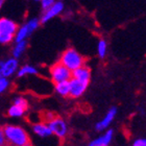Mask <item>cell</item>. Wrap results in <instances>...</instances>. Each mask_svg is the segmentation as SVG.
Returning <instances> with one entry per match:
<instances>
[{
    "mask_svg": "<svg viewBox=\"0 0 146 146\" xmlns=\"http://www.w3.org/2000/svg\"><path fill=\"white\" fill-rule=\"evenodd\" d=\"M17 29H18V25L15 21H13L9 18L0 19V34H7L15 36Z\"/></svg>",
    "mask_w": 146,
    "mask_h": 146,
    "instance_id": "9c48e42d",
    "label": "cell"
},
{
    "mask_svg": "<svg viewBox=\"0 0 146 146\" xmlns=\"http://www.w3.org/2000/svg\"><path fill=\"white\" fill-rule=\"evenodd\" d=\"M107 51H108L107 42H106L104 40H100V41L98 42V45H97V52H98L99 58H106V55H107Z\"/></svg>",
    "mask_w": 146,
    "mask_h": 146,
    "instance_id": "ac0fdd59",
    "label": "cell"
},
{
    "mask_svg": "<svg viewBox=\"0 0 146 146\" xmlns=\"http://www.w3.org/2000/svg\"><path fill=\"white\" fill-rule=\"evenodd\" d=\"M50 77L51 80L54 84L60 82H64V80H69L71 78V71L67 67H65L61 62H58L54 64L50 68Z\"/></svg>",
    "mask_w": 146,
    "mask_h": 146,
    "instance_id": "277c9868",
    "label": "cell"
},
{
    "mask_svg": "<svg viewBox=\"0 0 146 146\" xmlns=\"http://www.w3.org/2000/svg\"><path fill=\"white\" fill-rule=\"evenodd\" d=\"M131 146H146V140L144 138H140L134 141V143Z\"/></svg>",
    "mask_w": 146,
    "mask_h": 146,
    "instance_id": "cb8c5ba5",
    "label": "cell"
},
{
    "mask_svg": "<svg viewBox=\"0 0 146 146\" xmlns=\"http://www.w3.org/2000/svg\"><path fill=\"white\" fill-rule=\"evenodd\" d=\"M36 74H38V69L31 65H24L23 67L19 69L17 73L18 77H24L26 75H36Z\"/></svg>",
    "mask_w": 146,
    "mask_h": 146,
    "instance_id": "2e32d148",
    "label": "cell"
},
{
    "mask_svg": "<svg viewBox=\"0 0 146 146\" xmlns=\"http://www.w3.org/2000/svg\"><path fill=\"white\" fill-rule=\"evenodd\" d=\"M44 120L49 126L52 135L60 139H64L68 134V125L64 119L60 116H55L51 113H46L44 115Z\"/></svg>",
    "mask_w": 146,
    "mask_h": 146,
    "instance_id": "7a4b0ae2",
    "label": "cell"
},
{
    "mask_svg": "<svg viewBox=\"0 0 146 146\" xmlns=\"http://www.w3.org/2000/svg\"><path fill=\"white\" fill-rule=\"evenodd\" d=\"M31 34L29 33V31H28L27 25H26V23H25V24L22 25L19 29H17L14 39H15V42L17 43V42H20V41H23V40H26L27 39V36H31Z\"/></svg>",
    "mask_w": 146,
    "mask_h": 146,
    "instance_id": "5bb4252c",
    "label": "cell"
},
{
    "mask_svg": "<svg viewBox=\"0 0 146 146\" xmlns=\"http://www.w3.org/2000/svg\"><path fill=\"white\" fill-rule=\"evenodd\" d=\"M36 1H41V0H36Z\"/></svg>",
    "mask_w": 146,
    "mask_h": 146,
    "instance_id": "83f0119b",
    "label": "cell"
},
{
    "mask_svg": "<svg viewBox=\"0 0 146 146\" xmlns=\"http://www.w3.org/2000/svg\"><path fill=\"white\" fill-rule=\"evenodd\" d=\"M18 70V58H12L2 62L1 65V75L4 77H11Z\"/></svg>",
    "mask_w": 146,
    "mask_h": 146,
    "instance_id": "ba28073f",
    "label": "cell"
},
{
    "mask_svg": "<svg viewBox=\"0 0 146 146\" xmlns=\"http://www.w3.org/2000/svg\"><path fill=\"white\" fill-rule=\"evenodd\" d=\"M27 47V41L26 40H23V41H20V42L16 43L15 47L13 49V55L15 58H19L23 53H24L25 49Z\"/></svg>",
    "mask_w": 146,
    "mask_h": 146,
    "instance_id": "9a60e30c",
    "label": "cell"
},
{
    "mask_svg": "<svg viewBox=\"0 0 146 146\" xmlns=\"http://www.w3.org/2000/svg\"><path fill=\"white\" fill-rule=\"evenodd\" d=\"M88 86H89V82H82V80H78V79L71 77V78L69 79V87H70L69 96H71L72 98L80 97V96L86 92Z\"/></svg>",
    "mask_w": 146,
    "mask_h": 146,
    "instance_id": "5b68a950",
    "label": "cell"
},
{
    "mask_svg": "<svg viewBox=\"0 0 146 146\" xmlns=\"http://www.w3.org/2000/svg\"><path fill=\"white\" fill-rule=\"evenodd\" d=\"M116 115H117V108L113 107L109 110L104 116V118L100 121H98L95 124V129L97 131H104V129H107L110 126V124L113 122V120L115 119Z\"/></svg>",
    "mask_w": 146,
    "mask_h": 146,
    "instance_id": "52a82bcc",
    "label": "cell"
},
{
    "mask_svg": "<svg viewBox=\"0 0 146 146\" xmlns=\"http://www.w3.org/2000/svg\"><path fill=\"white\" fill-rule=\"evenodd\" d=\"M14 36L12 35L7 34H0V44H9L14 40Z\"/></svg>",
    "mask_w": 146,
    "mask_h": 146,
    "instance_id": "44dd1931",
    "label": "cell"
},
{
    "mask_svg": "<svg viewBox=\"0 0 146 146\" xmlns=\"http://www.w3.org/2000/svg\"><path fill=\"white\" fill-rule=\"evenodd\" d=\"M113 137H114V131L109 129L104 135H101L98 138L92 140L89 143V146H109L112 142Z\"/></svg>",
    "mask_w": 146,
    "mask_h": 146,
    "instance_id": "30bf717a",
    "label": "cell"
},
{
    "mask_svg": "<svg viewBox=\"0 0 146 146\" xmlns=\"http://www.w3.org/2000/svg\"><path fill=\"white\" fill-rule=\"evenodd\" d=\"M4 2H5V0H0V11H1V9H2Z\"/></svg>",
    "mask_w": 146,
    "mask_h": 146,
    "instance_id": "d4e9b609",
    "label": "cell"
},
{
    "mask_svg": "<svg viewBox=\"0 0 146 146\" xmlns=\"http://www.w3.org/2000/svg\"><path fill=\"white\" fill-rule=\"evenodd\" d=\"M55 1H56V0H41V3H42V7L44 9H48L49 6L51 5V4H53Z\"/></svg>",
    "mask_w": 146,
    "mask_h": 146,
    "instance_id": "603a6c76",
    "label": "cell"
},
{
    "mask_svg": "<svg viewBox=\"0 0 146 146\" xmlns=\"http://www.w3.org/2000/svg\"><path fill=\"white\" fill-rule=\"evenodd\" d=\"M64 11V3L62 1H55L53 4L49 6L48 9H46L45 13L43 14L42 18H41V23H46L49 20H51L52 18H54L56 16H58L61 13H63Z\"/></svg>",
    "mask_w": 146,
    "mask_h": 146,
    "instance_id": "8992f818",
    "label": "cell"
},
{
    "mask_svg": "<svg viewBox=\"0 0 146 146\" xmlns=\"http://www.w3.org/2000/svg\"><path fill=\"white\" fill-rule=\"evenodd\" d=\"M71 77L78 79V80H82V82H90V79H91V70H90L89 67L84 65L82 67L71 71Z\"/></svg>",
    "mask_w": 146,
    "mask_h": 146,
    "instance_id": "8fae6325",
    "label": "cell"
},
{
    "mask_svg": "<svg viewBox=\"0 0 146 146\" xmlns=\"http://www.w3.org/2000/svg\"><path fill=\"white\" fill-rule=\"evenodd\" d=\"M6 145V139L3 127H0V146H5Z\"/></svg>",
    "mask_w": 146,
    "mask_h": 146,
    "instance_id": "7402d4cb",
    "label": "cell"
},
{
    "mask_svg": "<svg viewBox=\"0 0 146 146\" xmlns=\"http://www.w3.org/2000/svg\"><path fill=\"white\" fill-rule=\"evenodd\" d=\"M60 62L70 71H73L84 66L86 61L85 58L78 51H76L75 49L73 48H69L63 52Z\"/></svg>",
    "mask_w": 146,
    "mask_h": 146,
    "instance_id": "3957f363",
    "label": "cell"
},
{
    "mask_svg": "<svg viewBox=\"0 0 146 146\" xmlns=\"http://www.w3.org/2000/svg\"><path fill=\"white\" fill-rule=\"evenodd\" d=\"M14 104L23 108V109L26 110V111H27V109H28L27 99H26V98H24V97H22V96H18V97H16L15 99H14Z\"/></svg>",
    "mask_w": 146,
    "mask_h": 146,
    "instance_id": "d6986e66",
    "label": "cell"
},
{
    "mask_svg": "<svg viewBox=\"0 0 146 146\" xmlns=\"http://www.w3.org/2000/svg\"><path fill=\"white\" fill-rule=\"evenodd\" d=\"M22 146H33V144H31V142H27V143H25L24 145H22Z\"/></svg>",
    "mask_w": 146,
    "mask_h": 146,
    "instance_id": "484cf974",
    "label": "cell"
},
{
    "mask_svg": "<svg viewBox=\"0 0 146 146\" xmlns=\"http://www.w3.org/2000/svg\"><path fill=\"white\" fill-rule=\"evenodd\" d=\"M1 65H2V62H0V76H2L1 75Z\"/></svg>",
    "mask_w": 146,
    "mask_h": 146,
    "instance_id": "4316f807",
    "label": "cell"
},
{
    "mask_svg": "<svg viewBox=\"0 0 146 146\" xmlns=\"http://www.w3.org/2000/svg\"><path fill=\"white\" fill-rule=\"evenodd\" d=\"M33 131L41 138H48L52 135L51 131L46 122H38L33 125Z\"/></svg>",
    "mask_w": 146,
    "mask_h": 146,
    "instance_id": "7c38bea8",
    "label": "cell"
},
{
    "mask_svg": "<svg viewBox=\"0 0 146 146\" xmlns=\"http://www.w3.org/2000/svg\"><path fill=\"white\" fill-rule=\"evenodd\" d=\"M6 144L11 146H22L29 142L28 133L19 125L7 124L3 127Z\"/></svg>",
    "mask_w": 146,
    "mask_h": 146,
    "instance_id": "6da1fadb",
    "label": "cell"
},
{
    "mask_svg": "<svg viewBox=\"0 0 146 146\" xmlns=\"http://www.w3.org/2000/svg\"><path fill=\"white\" fill-rule=\"evenodd\" d=\"M54 90L58 95H61L63 97H67L69 96V80H64V82H56L54 86Z\"/></svg>",
    "mask_w": 146,
    "mask_h": 146,
    "instance_id": "4fadbf2b",
    "label": "cell"
},
{
    "mask_svg": "<svg viewBox=\"0 0 146 146\" xmlns=\"http://www.w3.org/2000/svg\"><path fill=\"white\" fill-rule=\"evenodd\" d=\"M9 87V80L7 79V77L0 76V94H2L3 92H5Z\"/></svg>",
    "mask_w": 146,
    "mask_h": 146,
    "instance_id": "ffe728a7",
    "label": "cell"
},
{
    "mask_svg": "<svg viewBox=\"0 0 146 146\" xmlns=\"http://www.w3.org/2000/svg\"><path fill=\"white\" fill-rule=\"evenodd\" d=\"M25 112H26V110H24L23 108L16 106V104H13L12 107H9V111H7V114H9V117L19 118V117H22V116L24 115Z\"/></svg>",
    "mask_w": 146,
    "mask_h": 146,
    "instance_id": "e0dca14e",
    "label": "cell"
}]
</instances>
